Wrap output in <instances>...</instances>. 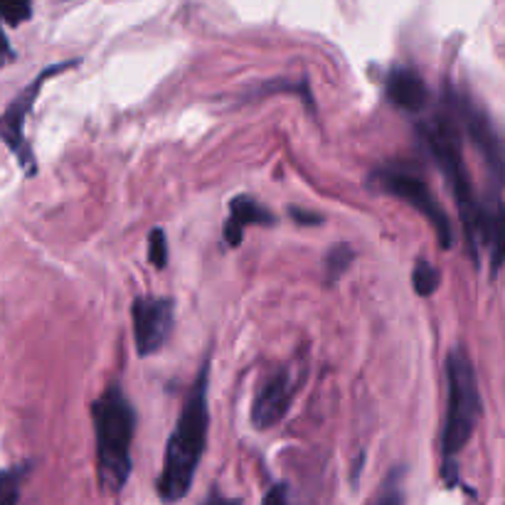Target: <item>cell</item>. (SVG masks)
<instances>
[{"instance_id": "cell-9", "label": "cell", "mask_w": 505, "mask_h": 505, "mask_svg": "<svg viewBox=\"0 0 505 505\" xmlns=\"http://www.w3.org/2000/svg\"><path fill=\"white\" fill-rule=\"evenodd\" d=\"M461 121L466 126V134L471 144L476 146L478 153L483 155L488 171L493 175V181L505 188V136L496 128V124L488 119L483 109L471 104L468 99H461L456 106Z\"/></svg>"}, {"instance_id": "cell-13", "label": "cell", "mask_w": 505, "mask_h": 505, "mask_svg": "<svg viewBox=\"0 0 505 505\" xmlns=\"http://www.w3.org/2000/svg\"><path fill=\"white\" fill-rule=\"evenodd\" d=\"M355 259V249L350 244H333V247L328 249V254L323 259V271H325V284H335L338 279L343 277L345 271L350 269Z\"/></svg>"}, {"instance_id": "cell-18", "label": "cell", "mask_w": 505, "mask_h": 505, "mask_svg": "<svg viewBox=\"0 0 505 505\" xmlns=\"http://www.w3.org/2000/svg\"><path fill=\"white\" fill-rule=\"evenodd\" d=\"M148 261L155 269H165L168 264V239L161 227H153L148 232Z\"/></svg>"}, {"instance_id": "cell-21", "label": "cell", "mask_w": 505, "mask_h": 505, "mask_svg": "<svg viewBox=\"0 0 505 505\" xmlns=\"http://www.w3.org/2000/svg\"><path fill=\"white\" fill-rule=\"evenodd\" d=\"M10 59H13V49H10L8 40H5L3 30H0V67H5Z\"/></svg>"}, {"instance_id": "cell-6", "label": "cell", "mask_w": 505, "mask_h": 505, "mask_svg": "<svg viewBox=\"0 0 505 505\" xmlns=\"http://www.w3.org/2000/svg\"><path fill=\"white\" fill-rule=\"evenodd\" d=\"M76 65H79L76 59H69V62H62V65H55V67H48L45 72H40L38 79L30 86H25V89L10 102L5 114L0 116V141L18 155V163L22 165V171L28 173V175H35L38 163H35V153L30 148L28 138H25V119H28V114L32 111V106L38 102L40 89H42V84L48 82L49 76H58L59 72L76 67Z\"/></svg>"}, {"instance_id": "cell-15", "label": "cell", "mask_w": 505, "mask_h": 505, "mask_svg": "<svg viewBox=\"0 0 505 505\" xmlns=\"http://www.w3.org/2000/svg\"><path fill=\"white\" fill-rule=\"evenodd\" d=\"M441 284V274L434 264H430L427 259H420L414 264V271H412V287L420 296H431Z\"/></svg>"}, {"instance_id": "cell-5", "label": "cell", "mask_w": 505, "mask_h": 505, "mask_svg": "<svg viewBox=\"0 0 505 505\" xmlns=\"http://www.w3.org/2000/svg\"><path fill=\"white\" fill-rule=\"evenodd\" d=\"M370 185L375 190L392 195L397 200L407 202L410 208H414L417 212L424 215V219L430 222L441 249H451L454 244V232H451V222L448 215L444 212V208L439 205V200L434 198V192L427 182L421 181L420 175H412V173L394 171V168H385V171H375L370 178Z\"/></svg>"}, {"instance_id": "cell-11", "label": "cell", "mask_w": 505, "mask_h": 505, "mask_svg": "<svg viewBox=\"0 0 505 505\" xmlns=\"http://www.w3.org/2000/svg\"><path fill=\"white\" fill-rule=\"evenodd\" d=\"M486 244L491 257V274L496 277L505 264V205L498 198L481 202L478 217V247Z\"/></svg>"}, {"instance_id": "cell-10", "label": "cell", "mask_w": 505, "mask_h": 505, "mask_svg": "<svg viewBox=\"0 0 505 505\" xmlns=\"http://www.w3.org/2000/svg\"><path fill=\"white\" fill-rule=\"evenodd\" d=\"M385 94L392 104L407 114H421L430 106V86L410 67L390 69L385 79Z\"/></svg>"}, {"instance_id": "cell-22", "label": "cell", "mask_w": 505, "mask_h": 505, "mask_svg": "<svg viewBox=\"0 0 505 505\" xmlns=\"http://www.w3.org/2000/svg\"><path fill=\"white\" fill-rule=\"evenodd\" d=\"M202 505H239V501L222 496V493H210V496L205 498V503Z\"/></svg>"}, {"instance_id": "cell-19", "label": "cell", "mask_w": 505, "mask_h": 505, "mask_svg": "<svg viewBox=\"0 0 505 505\" xmlns=\"http://www.w3.org/2000/svg\"><path fill=\"white\" fill-rule=\"evenodd\" d=\"M261 505H291L288 503V488L284 483H277L267 491L264 496V503Z\"/></svg>"}, {"instance_id": "cell-7", "label": "cell", "mask_w": 505, "mask_h": 505, "mask_svg": "<svg viewBox=\"0 0 505 505\" xmlns=\"http://www.w3.org/2000/svg\"><path fill=\"white\" fill-rule=\"evenodd\" d=\"M306 370L296 368L294 362L281 365L279 370L269 372V377L261 382L257 397L252 402V424L259 431H267L277 427L284 420L294 404L296 394L304 385Z\"/></svg>"}, {"instance_id": "cell-14", "label": "cell", "mask_w": 505, "mask_h": 505, "mask_svg": "<svg viewBox=\"0 0 505 505\" xmlns=\"http://www.w3.org/2000/svg\"><path fill=\"white\" fill-rule=\"evenodd\" d=\"M370 505H404V471L402 468H394L392 474H387Z\"/></svg>"}, {"instance_id": "cell-8", "label": "cell", "mask_w": 505, "mask_h": 505, "mask_svg": "<svg viewBox=\"0 0 505 505\" xmlns=\"http://www.w3.org/2000/svg\"><path fill=\"white\" fill-rule=\"evenodd\" d=\"M134 343L138 358H148L171 341L175 304L168 296H136L131 304Z\"/></svg>"}, {"instance_id": "cell-2", "label": "cell", "mask_w": 505, "mask_h": 505, "mask_svg": "<svg viewBox=\"0 0 505 505\" xmlns=\"http://www.w3.org/2000/svg\"><path fill=\"white\" fill-rule=\"evenodd\" d=\"M92 421L96 434L99 483L109 493H119L134 468L131 444L136 434V410L119 382H111L102 397L92 402Z\"/></svg>"}, {"instance_id": "cell-17", "label": "cell", "mask_w": 505, "mask_h": 505, "mask_svg": "<svg viewBox=\"0 0 505 505\" xmlns=\"http://www.w3.org/2000/svg\"><path fill=\"white\" fill-rule=\"evenodd\" d=\"M32 15V0H0V20L8 25H22Z\"/></svg>"}, {"instance_id": "cell-3", "label": "cell", "mask_w": 505, "mask_h": 505, "mask_svg": "<svg viewBox=\"0 0 505 505\" xmlns=\"http://www.w3.org/2000/svg\"><path fill=\"white\" fill-rule=\"evenodd\" d=\"M421 141L431 153V158L437 163L441 173L447 175L454 200L458 205V215H461V225L466 232L468 249L471 257L478 264V217H481V200L474 192L471 178H468L466 163H464V153H461V134L454 121V116L448 111H439L431 116L427 124L420 126Z\"/></svg>"}, {"instance_id": "cell-16", "label": "cell", "mask_w": 505, "mask_h": 505, "mask_svg": "<svg viewBox=\"0 0 505 505\" xmlns=\"http://www.w3.org/2000/svg\"><path fill=\"white\" fill-rule=\"evenodd\" d=\"M22 476H25V468L0 471V505H18Z\"/></svg>"}, {"instance_id": "cell-1", "label": "cell", "mask_w": 505, "mask_h": 505, "mask_svg": "<svg viewBox=\"0 0 505 505\" xmlns=\"http://www.w3.org/2000/svg\"><path fill=\"white\" fill-rule=\"evenodd\" d=\"M208 390H210V362L202 365L198 380L192 382L190 394L182 404L175 430L165 444L163 471L158 476V496L163 503L182 501L195 481L200 458L208 447V431H210Z\"/></svg>"}, {"instance_id": "cell-4", "label": "cell", "mask_w": 505, "mask_h": 505, "mask_svg": "<svg viewBox=\"0 0 505 505\" xmlns=\"http://www.w3.org/2000/svg\"><path fill=\"white\" fill-rule=\"evenodd\" d=\"M448 404L444 434H441V451H444V476L454 483V456L466 447L474 437L478 420H481V392H478L476 372L464 353V348H454L447 358Z\"/></svg>"}, {"instance_id": "cell-20", "label": "cell", "mask_w": 505, "mask_h": 505, "mask_svg": "<svg viewBox=\"0 0 505 505\" xmlns=\"http://www.w3.org/2000/svg\"><path fill=\"white\" fill-rule=\"evenodd\" d=\"M288 215H291V219H296L298 225H321V222H323V215H315V212H308V210H298V208H291Z\"/></svg>"}, {"instance_id": "cell-12", "label": "cell", "mask_w": 505, "mask_h": 505, "mask_svg": "<svg viewBox=\"0 0 505 505\" xmlns=\"http://www.w3.org/2000/svg\"><path fill=\"white\" fill-rule=\"evenodd\" d=\"M277 217L259 205L252 195H237L235 200L229 202V217L225 222V242L229 247H239L244 239V229L252 225H274Z\"/></svg>"}]
</instances>
